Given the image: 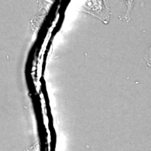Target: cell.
<instances>
[{"mask_svg":"<svg viewBox=\"0 0 151 151\" xmlns=\"http://www.w3.org/2000/svg\"><path fill=\"white\" fill-rule=\"evenodd\" d=\"M83 11L96 17L105 24L110 22L111 12L106 0H86L82 6Z\"/></svg>","mask_w":151,"mask_h":151,"instance_id":"6da1fadb","label":"cell"},{"mask_svg":"<svg viewBox=\"0 0 151 151\" xmlns=\"http://www.w3.org/2000/svg\"><path fill=\"white\" fill-rule=\"evenodd\" d=\"M127 7V10L125 14L122 17V20H125L126 22H128L130 20V14L134 4L135 0H123Z\"/></svg>","mask_w":151,"mask_h":151,"instance_id":"7a4b0ae2","label":"cell"},{"mask_svg":"<svg viewBox=\"0 0 151 151\" xmlns=\"http://www.w3.org/2000/svg\"><path fill=\"white\" fill-rule=\"evenodd\" d=\"M143 58L146 62L147 65L151 68V45L144 55Z\"/></svg>","mask_w":151,"mask_h":151,"instance_id":"3957f363","label":"cell"}]
</instances>
